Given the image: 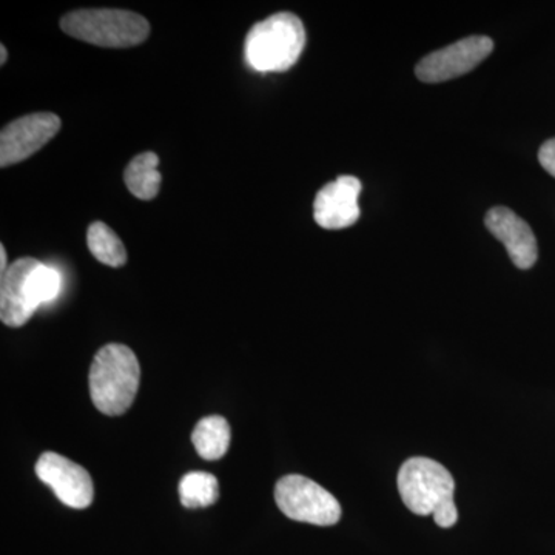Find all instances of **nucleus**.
Listing matches in <instances>:
<instances>
[{
  "instance_id": "obj_6",
  "label": "nucleus",
  "mask_w": 555,
  "mask_h": 555,
  "mask_svg": "<svg viewBox=\"0 0 555 555\" xmlns=\"http://www.w3.org/2000/svg\"><path fill=\"white\" fill-rule=\"evenodd\" d=\"M494 50V40L488 36H469L447 49L434 51L418 62L416 78L426 83L447 82L473 72Z\"/></svg>"
},
{
  "instance_id": "obj_11",
  "label": "nucleus",
  "mask_w": 555,
  "mask_h": 555,
  "mask_svg": "<svg viewBox=\"0 0 555 555\" xmlns=\"http://www.w3.org/2000/svg\"><path fill=\"white\" fill-rule=\"evenodd\" d=\"M486 228L495 236L509 254L511 261L518 269L528 270L539 258V247L534 232L528 222L517 217L511 208L494 207L486 214Z\"/></svg>"
},
{
  "instance_id": "obj_9",
  "label": "nucleus",
  "mask_w": 555,
  "mask_h": 555,
  "mask_svg": "<svg viewBox=\"0 0 555 555\" xmlns=\"http://www.w3.org/2000/svg\"><path fill=\"white\" fill-rule=\"evenodd\" d=\"M361 193L360 179L339 177L318 192L313 203V218L320 228L339 230L350 228L360 218L358 196Z\"/></svg>"
},
{
  "instance_id": "obj_1",
  "label": "nucleus",
  "mask_w": 555,
  "mask_h": 555,
  "mask_svg": "<svg viewBox=\"0 0 555 555\" xmlns=\"http://www.w3.org/2000/svg\"><path fill=\"white\" fill-rule=\"evenodd\" d=\"M398 491L409 511L433 516L440 528H451L459 520L454 477L436 460L414 456L404 462L398 473Z\"/></svg>"
},
{
  "instance_id": "obj_8",
  "label": "nucleus",
  "mask_w": 555,
  "mask_h": 555,
  "mask_svg": "<svg viewBox=\"0 0 555 555\" xmlns=\"http://www.w3.org/2000/svg\"><path fill=\"white\" fill-rule=\"evenodd\" d=\"M36 476L53 489L64 505L86 509L94 499L93 480L82 466L56 452H43L36 463Z\"/></svg>"
},
{
  "instance_id": "obj_4",
  "label": "nucleus",
  "mask_w": 555,
  "mask_h": 555,
  "mask_svg": "<svg viewBox=\"0 0 555 555\" xmlns=\"http://www.w3.org/2000/svg\"><path fill=\"white\" fill-rule=\"evenodd\" d=\"M61 28L72 38L105 49H129L144 42L150 35L147 20L127 10L73 11L62 17Z\"/></svg>"
},
{
  "instance_id": "obj_2",
  "label": "nucleus",
  "mask_w": 555,
  "mask_h": 555,
  "mask_svg": "<svg viewBox=\"0 0 555 555\" xmlns=\"http://www.w3.org/2000/svg\"><path fill=\"white\" fill-rule=\"evenodd\" d=\"M141 367L130 347L107 345L94 357L90 367V397L102 414H126L137 398Z\"/></svg>"
},
{
  "instance_id": "obj_5",
  "label": "nucleus",
  "mask_w": 555,
  "mask_h": 555,
  "mask_svg": "<svg viewBox=\"0 0 555 555\" xmlns=\"http://www.w3.org/2000/svg\"><path fill=\"white\" fill-rule=\"evenodd\" d=\"M275 500L284 516L302 524L332 526L341 518L338 500L323 486L297 474L278 481Z\"/></svg>"
},
{
  "instance_id": "obj_12",
  "label": "nucleus",
  "mask_w": 555,
  "mask_h": 555,
  "mask_svg": "<svg viewBox=\"0 0 555 555\" xmlns=\"http://www.w3.org/2000/svg\"><path fill=\"white\" fill-rule=\"evenodd\" d=\"M230 426L221 415H210L201 420L192 434L193 447L199 456L208 462L222 459L230 447Z\"/></svg>"
},
{
  "instance_id": "obj_7",
  "label": "nucleus",
  "mask_w": 555,
  "mask_h": 555,
  "mask_svg": "<svg viewBox=\"0 0 555 555\" xmlns=\"http://www.w3.org/2000/svg\"><path fill=\"white\" fill-rule=\"evenodd\" d=\"M61 119L53 113H35L10 122L0 133V167L30 158L60 133Z\"/></svg>"
},
{
  "instance_id": "obj_19",
  "label": "nucleus",
  "mask_w": 555,
  "mask_h": 555,
  "mask_svg": "<svg viewBox=\"0 0 555 555\" xmlns=\"http://www.w3.org/2000/svg\"><path fill=\"white\" fill-rule=\"evenodd\" d=\"M0 53H2V56H0V64H5L7 60H9V51H7L5 46L0 47Z\"/></svg>"
},
{
  "instance_id": "obj_18",
  "label": "nucleus",
  "mask_w": 555,
  "mask_h": 555,
  "mask_svg": "<svg viewBox=\"0 0 555 555\" xmlns=\"http://www.w3.org/2000/svg\"><path fill=\"white\" fill-rule=\"evenodd\" d=\"M10 266H7V250L5 247L0 246V272L5 273Z\"/></svg>"
},
{
  "instance_id": "obj_13",
  "label": "nucleus",
  "mask_w": 555,
  "mask_h": 555,
  "mask_svg": "<svg viewBox=\"0 0 555 555\" xmlns=\"http://www.w3.org/2000/svg\"><path fill=\"white\" fill-rule=\"evenodd\" d=\"M158 166V155L152 152L141 153L131 160L124 173L127 189L130 190L131 195L144 201L158 196L160 179H163Z\"/></svg>"
},
{
  "instance_id": "obj_3",
  "label": "nucleus",
  "mask_w": 555,
  "mask_h": 555,
  "mask_svg": "<svg viewBox=\"0 0 555 555\" xmlns=\"http://www.w3.org/2000/svg\"><path fill=\"white\" fill-rule=\"evenodd\" d=\"M306 30L294 13H276L251 27L244 46L247 64L259 73H283L297 64Z\"/></svg>"
},
{
  "instance_id": "obj_10",
  "label": "nucleus",
  "mask_w": 555,
  "mask_h": 555,
  "mask_svg": "<svg viewBox=\"0 0 555 555\" xmlns=\"http://www.w3.org/2000/svg\"><path fill=\"white\" fill-rule=\"evenodd\" d=\"M38 259L21 258L2 273L0 286V318L10 327H21L27 324L39 308L33 298L30 278L38 266Z\"/></svg>"
},
{
  "instance_id": "obj_17",
  "label": "nucleus",
  "mask_w": 555,
  "mask_h": 555,
  "mask_svg": "<svg viewBox=\"0 0 555 555\" xmlns=\"http://www.w3.org/2000/svg\"><path fill=\"white\" fill-rule=\"evenodd\" d=\"M539 160L543 169L555 178V138L546 141L539 152Z\"/></svg>"
},
{
  "instance_id": "obj_16",
  "label": "nucleus",
  "mask_w": 555,
  "mask_h": 555,
  "mask_svg": "<svg viewBox=\"0 0 555 555\" xmlns=\"http://www.w3.org/2000/svg\"><path fill=\"white\" fill-rule=\"evenodd\" d=\"M61 283V273L39 261L30 278L31 294L36 305L40 306L53 301L60 295Z\"/></svg>"
},
{
  "instance_id": "obj_14",
  "label": "nucleus",
  "mask_w": 555,
  "mask_h": 555,
  "mask_svg": "<svg viewBox=\"0 0 555 555\" xmlns=\"http://www.w3.org/2000/svg\"><path fill=\"white\" fill-rule=\"evenodd\" d=\"M87 241L91 255L102 264L108 268H122L126 264L127 250L122 241L104 222H94L90 225Z\"/></svg>"
},
{
  "instance_id": "obj_15",
  "label": "nucleus",
  "mask_w": 555,
  "mask_h": 555,
  "mask_svg": "<svg viewBox=\"0 0 555 555\" xmlns=\"http://www.w3.org/2000/svg\"><path fill=\"white\" fill-rule=\"evenodd\" d=\"M179 496L182 506L189 509L215 505L219 496L217 477L203 470L185 474L179 481Z\"/></svg>"
}]
</instances>
